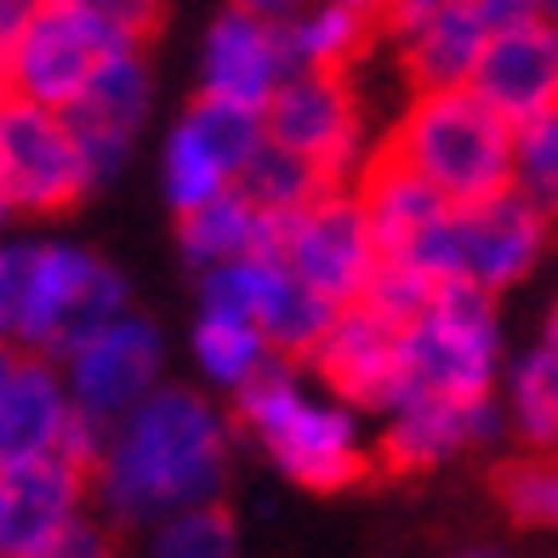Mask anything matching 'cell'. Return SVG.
<instances>
[{"instance_id":"cell-26","label":"cell","mask_w":558,"mask_h":558,"mask_svg":"<svg viewBox=\"0 0 558 558\" xmlns=\"http://www.w3.org/2000/svg\"><path fill=\"white\" fill-rule=\"evenodd\" d=\"M519 189L558 217V109L519 125Z\"/></svg>"},{"instance_id":"cell-1","label":"cell","mask_w":558,"mask_h":558,"mask_svg":"<svg viewBox=\"0 0 558 558\" xmlns=\"http://www.w3.org/2000/svg\"><path fill=\"white\" fill-rule=\"evenodd\" d=\"M217 478H222V427L183 388L143 399L104 462V490L132 519L211 496Z\"/></svg>"},{"instance_id":"cell-14","label":"cell","mask_w":558,"mask_h":558,"mask_svg":"<svg viewBox=\"0 0 558 558\" xmlns=\"http://www.w3.org/2000/svg\"><path fill=\"white\" fill-rule=\"evenodd\" d=\"M143 109H148V74H143L137 52L109 58L104 69H97V81L81 92V104L69 109V125H74V137H81L92 183H104V177L120 166Z\"/></svg>"},{"instance_id":"cell-21","label":"cell","mask_w":558,"mask_h":558,"mask_svg":"<svg viewBox=\"0 0 558 558\" xmlns=\"http://www.w3.org/2000/svg\"><path fill=\"white\" fill-rule=\"evenodd\" d=\"M183 251L194 263H245L274 251V217H263L240 189L217 194L211 206L183 217Z\"/></svg>"},{"instance_id":"cell-5","label":"cell","mask_w":558,"mask_h":558,"mask_svg":"<svg viewBox=\"0 0 558 558\" xmlns=\"http://www.w3.org/2000/svg\"><path fill=\"white\" fill-rule=\"evenodd\" d=\"M240 422L274 450L279 468H286L291 478H302V485H314V490L353 485V478L365 473V456H360V445H353V427L337 411L302 404L291 376L279 365H257L245 376Z\"/></svg>"},{"instance_id":"cell-24","label":"cell","mask_w":558,"mask_h":558,"mask_svg":"<svg viewBox=\"0 0 558 558\" xmlns=\"http://www.w3.org/2000/svg\"><path fill=\"white\" fill-rule=\"evenodd\" d=\"M228 183H234V177L222 171V160L206 148V137L183 120L166 143V194H171V206L189 217L199 206H211L217 194H228Z\"/></svg>"},{"instance_id":"cell-31","label":"cell","mask_w":558,"mask_h":558,"mask_svg":"<svg viewBox=\"0 0 558 558\" xmlns=\"http://www.w3.org/2000/svg\"><path fill=\"white\" fill-rule=\"evenodd\" d=\"M35 558H114V547H109V536L97 524H86V519H74V524H63L52 542H46Z\"/></svg>"},{"instance_id":"cell-36","label":"cell","mask_w":558,"mask_h":558,"mask_svg":"<svg viewBox=\"0 0 558 558\" xmlns=\"http://www.w3.org/2000/svg\"><path fill=\"white\" fill-rule=\"evenodd\" d=\"M342 7H353V12H365V17H376V23L388 17V0H342Z\"/></svg>"},{"instance_id":"cell-6","label":"cell","mask_w":558,"mask_h":558,"mask_svg":"<svg viewBox=\"0 0 558 558\" xmlns=\"http://www.w3.org/2000/svg\"><path fill=\"white\" fill-rule=\"evenodd\" d=\"M120 52H137V46L114 35L109 23H97L92 12L52 0L12 46H0V58H7V97L69 114L81 104V92L97 81V69Z\"/></svg>"},{"instance_id":"cell-25","label":"cell","mask_w":558,"mask_h":558,"mask_svg":"<svg viewBox=\"0 0 558 558\" xmlns=\"http://www.w3.org/2000/svg\"><path fill=\"white\" fill-rule=\"evenodd\" d=\"M194 348H199V365H206L217 383H245V376L263 365V325L257 319L199 314Z\"/></svg>"},{"instance_id":"cell-22","label":"cell","mask_w":558,"mask_h":558,"mask_svg":"<svg viewBox=\"0 0 558 558\" xmlns=\"http://www.w3.org/2000/svg\"><path fill=\"white\" fill-rule=\"evenodd\" d=\"M234 189H240L263 217H296V211L319 206L325 194H337L331 177H319L308 160L291 155V148H279V143H263V155L234 177Z\"/></svg>"},{"instance_id":"cell-20","label":"cell","mask_w":558,"mask_h":558,"mask_svg":"<svg viewBox=\"0 0 558 558\" xmlns=\"http://www.w3.org/2000/svg\"><path fill=\"white\" fill-rule=\"evenodd\" d=\"M376 29H383V23L365 17V12H353V7H342V0H314L308 12H296L291 23H279L291 74H302V69L348 74V63L365 52Z\"/></svg>"},{"instance_id":"cell-17","label":"cell","mask_w":558,"mask_h":558,"mask_svg":"<svg viewBox=\"0 0 558 558\" xmlns=\"http://www.w3.org/2000/svg\"><path fill=\"white\" fill-rule=\"evenodd\" d=\"M490 23L473 0H450L445 12H434L399 40V69L411 92H456V86H473V69L490 46Z\"/></svg>"},{"instance_id":"cell-2","label":"cell","mask_w":558,"mask_h":558,"mask_svg":"<svg viewBox=\"0 0 558 558\" xmlns=\"http://www.w3.org/2000/svg\"><path fill=\"white\" fill-rule=\"evenodd\" d=\"M388 148L422 171L450 206H478L519 183V132L473 86L416 92L388 132Z\"/></svg>"},{"instance_id":"cell-34","label":"cell","mask_w":558,"mask_h":558,"mask_svg":"<svg viewBox=\"0 0 558 558\" xmlns=\"http://www.w3.org/2000/svg\"><path fill=\"white\" fill-rule=\"evenodd\" d=\"M46 7H52V0H0V46H12Z\"/></svg>"},{"instance_id":"cell-11","label":"cell","mask_w":558,"mask_h":558,"mask_svg":"<svg viewBox=\"0 0 558 558\" xmlns=\"http://www.w3.org/2000/svg\"><path fill=\"white\" fill-rule=\"evenodd\" d=\"M473 92L513 125H530L558 109V29L547 17L519 23L485 46V58L473 69Z\"/></svg>"},{"instance_id":"cell-19","label":"cell","mask_w":558,"mask_h":558,"mask_svg":"<svg viewBox=\"0 0 558 558\" xmlns=\"http://www.w3.org/2000/svg\"><path fill=\"white\" fill-rule=\"evenodd\" d=\"M490 427V404H462V399H416L404 404L399 422L388 427L383 450H376V462L393 468V473H411V468H427L439 462L445 450H456L468 434H485Z\"/></svg>"},{"instance_id":"cell-30","label":"cell","mask_w":558,"mask_h":558,"mask_svg":"<svg viewBox=\"0 0 558 558\" xmlns=\"http://www.w3.org/2000/svg\"><path fill=\"white\" fill-rule=\"evenodd\" d=\"M63 7H81L97 23H109L114 35H125L132 46H143L160 29V0H63Z\"/></svg>"},{"instance_id":"cell-12","label":"cell","mask_w":558,"mask_h":558,"mask_svg":"<svg viewBox=\"0 0 558 558\" xmlns=\"http://www.w3.org/2000/svg\"><path fill=\"white\" fill-rule=\"evenodd\" d=\"M291 81V58H286V35L279 23L228 7L211 35H206V92L199 97H222V104H245V109H268L274 92Z\"/></svg>"},{"instance_id":"cell-15","label":"cell","mask_w":558,"mask_h":558,"mask_svg":"<svg viewBox=\"0 0 558 558\" xmlns=\"http://www.w3.org/2000/svg\"><path fill=\"white\" fill-rule=\"evenodd\" d=\"M360 206H365V222H371L376 257H411V245L450 211V199L383 143V155L365 166Z\"/></svg>"},{"instance_id":"cell-18","label":"cell","mask_w":558,"mask_h":558,"mask_svg":"<svg viewBox=\"0 0 558 558\" xmlns=\"http://www.w3.org/2000/svg\"><path fill=\"white\" fill-rule=\"evenodd\" d=\"M69 434V404L58 376L40 360H7V383H0V445L12 462H35L52 456Z\"/></svg>"},{"instance_id":"cell-3","label":"cell","mask_w":558,"mask_h":558,"mask_svg":"<svg viewBox=\"0 0 558 558\" xmlns=\"http://www.w3.org/2000/svg\"><path fill=\"white\" fill-rule=\"evenodd\" d=\"M120 279L69 245L7 251V325L23 342H69L81 348L104 325H114Z\"/></svg>"},{"instance_id":"cell-37","label":"cell","mask_w":558,"mask_h":558,"mask_svg":"<svg viewBox=\"0 0 558 558\" xmlns=\"http://www.w3.org/2000/svg\"><path fill=\"white\" fill-rule=\"evenodd\" d=\"M536 7H542V17H547L553 29H558V0H536Z\"/></svg>"},{"instance_id":"cell-7","label":"cell","mask_w":558,"mask_h":558,"mask_svg":"<svg viewBox=\"0 0 558 558\" xmlns=\"http://www.w3.org/2000/svg\"><path fill=\"white\" fill-rule=\"evenodd\" d=\"M92 171L69 114L7 97L0 109V194L12 211H63L86 194Z\"/></svg>"},{"instance_id":"cell-23","label":"cell","mask_w":558,"mask_h":558,"mask_svg":"<svg viewBox=\"0 0 558 558\" xmlns=\"http://www.w3.org/2000/svg\"><path fill=\"white\" fill-rule=\"evenodd\" d=\"M189 125L206 137V148L222 160L228 177H240L251 160L263 155V143H268V114L245 109V104H222V97H199Z\"/></svg>"},{"instance_id":"cell-27","label":"cell","mask_w":558,"mask_h":558,"mask_svg":"<svg viewBox=\"0 0 558 558\" xmlns=\"http://www.w3.org/2000/svg\"><path fill=\"white\" fill-rule=\"evenodd\" d=\"M496 496L507 513L530 524H558V462H507L496 468Z\"/></svg>"},{"instance_id":"cell-29","label":"cell","mask_w":558,"mask_h":558,"mask_svg":"<svg viewBox=\"0 0 558 558\" xmlns=\"http://www.w3.org/2000/svg\"><path fill=\"white\" fill-rule=\"evenodd\" d=\"M519 416L536 439H558V348L519 365Z\"/></svg>"},{"instance_id":"cell-13","label":"cell","mask_w":558,"mask_h":558,"mask_svg":"<svg viewBox=\"0 0 558 558\" xmlns=\"http://www.w3.org/2000/svg\"><path fill=\"white\" fill-rule=\"evenodd\" d=\"M74 496H81V468L63 450L35 456V462L7 468V490H0V542L7 558H35L63 524H74Z\"/></svg>"},{"instance_id":"cell-9","label":"cell","mask_w":558,"mask_h":558,"mask_svg":"<svg viewBox=\"0 0 558 558\" xmlns=\"http://www.w3.org/2000/svg\"><path fill=\"white\" fill-rule=\"evenodd\" d=\"M263 114H268V143L302 155L319 177H331V183L360 155V97H353L348 74L302 69L274 92V104Z\"/></svg>"},{"instance_id":"cell-8","label":"cell","mask_w":558,"mask_h":558,"mask_svg":"<svg viewBox=\"0 0 558 558\" xmlns=\"http://www.w3.org/2000/svg\"><path fill=\"white\" fill-rule=\"evenodd\" d=\"M274 263H286L296 279H308L319 296H331L337 308L360 302L365 279L376 268V240L365 206L348 194H325L319 206L296 217H274Z\"/></svg>"},{"instance_id":"cell-4","label":"cell","mask_w":558,"mask_h":558,"mask_svg":"<svg viewBox=\"0 0 558 558\" xmlns=\"http://www.w3.org/2000/svg\"><path fill=\"white\" fill-rule=\"evenodd\" d=\"M496 360L490 291L478 279H445L439 302L404 331V404L462 399L478 404Z\"/></svg>"},{"instance_id":"cell-35","label":"cell","mask_w":558,"mask_h":558,"mask_svg":"<svg viewBox=\"0 0 558 558\" xmlns=\"http://www.w3.org/2000/svg\"><path fill=\"white\" fill-rule=\"evenodd\" d=\"M234 7H245V12H257V17H268V23H291L296 12H308L314 0H234Z\"/></svg>"},{"instance_id":"cell-28","label":"cell","mask_w":558,"mask_h":558,"mask_svg":"<svg viewBox=\"0 0 558 558\" xmlns=\"http://www.w3.org/2000/svg\"><path fill=\"white\" fill-rule=\"evenodd\" d=\"M155 558H234V524L217 507H189L160 530Z\"/></svg>"},{"instance_id":"cell-16","label":"cell","mask_w":558,"mask_h":558,"mask_svg":"<svg viewBox=\"0 0 558 558\" xmlns=\"http://www.w3.org/2000/svg\"><path fill=\"white\" fill-rule=\"evenodd\" d=\"M155 360H160V342L137 319H114L97 337H86L74 348V393H81V411H92V416L125 411L148 388Z\"/></svg>"},{"instance_id":"cell-32","label":"cell","mask_w":558,"mask_h":558,"mask_svg":"<svg viewBox=\"0 0 558 558\" xmlns=\"http://www.w3.org/2000/svg\"><path fill=\"white\" fill-rule=\"evenodd\" d=\"M473 7L485 12L490 35H507V29H519V23H536V17H542L536 0H473Z\"/></svg>"},{"instance_id":"cell-33","label":"cell","mask_w":558,"mask_h":558,"mask_svg":"<svg viewBox=\"0 0 558 558\" xmlns=\"http://www.w3.org/2000/svg\"><path fill=\"white\" fill-rule=\"evenodd\" d=\"M445 7H450V0H388V17H383V29L404 40L411 29H422V23L434 17V12H445Z\"/></svg>"},{"instance_id":"cell-10","label":"cell","mask_w":558,"mask_h":558,"mask_svg":"<svg viewBox=\"0 0 558 558\" xmlns=\"http://www.w3.org/2000/svg\"><path fill=\"white\" fill-rule=\"evenodd\" d=\"M319 376L353 404H404V331L348 302L314 348Z\"/></svg>"}]
</instances>
